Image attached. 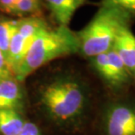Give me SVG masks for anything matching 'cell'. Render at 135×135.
Here are the masks:
<instances>
[{"label": "cell", "instance_id": "6da1fadb", "mask_svg": "<svg viewBox=\"0 0 135 135\" xmlns=\"http://www.w3.org/2000/svg\"><path fill=\"white\" fill-rule=\"evenodd\" d=\"M39 103L51 120L60 126L70 125L85 113L88 93L80 80L71 76H61L42 87Z\"/></svg>", "mask_w": 135, "mask_h": 135}, {"label": "cell", "instance_id": "7a4b0ae2", "mask_svg": "<svg viewBox=\"0 0 135 135\" xmlns=\"http://www.w3.org/2000/svg\"><path fill=\"white\" fill-rule=\"evenodd\" d=\"M79 51V41L76 32L68 26L59 25L55 29L47 26L39 31L31 43L15 79L22 82L47 63Z\"/></svg>", "mask_w": 135, "mask_h": 135}, {"label": "cell", "instance_id": "3957f363", "mask_svg": "<svg viewBox=\"0 0 135 135\" xmlns=\"http://www.w3.org/2000/svg\"><path fill=\"white\" fill-rule=\"evenodd\" d=\"M132 16L115 5L102 4L89 24L77 32L79 51L90 59L107 52L113 48L119 31L128 26Z\"/></svg>", "mask_w": 135, "mask_h": 135}, {"label": "cell", "instance_id": "277c9868", "mask_svg": "<svg viewBox=\"0 0 135 135\" xmlns=\"http://www.w3.org/2000/svg\"><path fill=\"white\" fill-rule=\"evenodd\" d=\"M91 59L94 70L110 87L119 89L130 82L131 74L113 49Z\"/></svg>", "mask_w": 135, "mask_h": 135}, {"label": "cell", "instance_id": "5b68a950", "mask_svg": "<svg viewBox=\"0 0 135 135\" xmlns=\"http://www.w3.org/2000/svg\"><path fill=\"white\" fill-rule=\"evenodd\" d=\"M105 135H135V105L113 103L106 108L103 118Z\"/></svg>", "mask_w": 135, "mask_h": 135}, {"label": "cell", "instance_id": "8992f818", "mask_svg": "<svg viewBox=\"0 0 135 135\" xmlns=\"http://www.w3.org/2000/svg\"><path fill=\"white\" fill-rule=\"evenodd\" d=\"M112 49L118 54L133 77L135 73V36L128 26L119 31Z\"/></svg>", "mask_w": 135, "mask_h": 135}, {"label": "cell", "instance_id": "52a82bcc", "mask_svg": "<svg viewBox=\"0 0 135 135\" xmlns=\"http://www.w3.org/2000/svg\"><path fill=\"white\" fill-rule=\"evenodd\" d=\"M25 93L15 78L0 81V110L20 111L25 106Z\"/></svg>", "mask_w": 135, "mask_h": 135}, {"label": "cell", "instance_id": "ba28073f", "mask_svg": "<svg viewBox=\"0 0 135 135\" xmlns=\"http://www.w3.org/2000/svg\"><path fill=\"white\" fill-rule=\"evenodd\" d=\"M59 25L68 26L75 11L87 3V0H45Z\"/></svg>", "mask_w": 135, "mask_h": 135}, {"label": "cell", "instance_id": "9c48e42d", "mask_svg": "<svg viewBox=\"0 0 135 135\" xmlns=\"http://www.w3.org/2000/svg\"><path fill=\"white\" fill-rule=\"evenodd\" d=\"M31 45V43L25 40L16 30L11 38L6 58H5L8 66L12 73L14 78L26 55Z\"/></svg>", "mask_w": 135, "mask_h": 135}, {"label": "cell", "instance_id": "30bf717a", "mask_svg": "<svg viewBox=\"0 0 135 135\" xmlns=\"http://www.w3.org/2000/svg\"><path fill=\"white\" fill-rule=\"evenodd\" d=\"M25 122L20 111L0 110V135H18Z\"/></svg>", "mask_w": 135, "mask_h": 135}, {"label": "cell", "instance_id": "8fae6325", "mask_svg": "<svg viewBox=\"0 0 135 135\" xmlns=\"http://www.w3.org/2000/svg\"><path fill=\"white\" fill-rule=\"evenodd\" d=\"M47 25L44 20L38 17H26L18 20L17 31L25 40L32 43L38 33Z\"/></svg>", "mask_w": 135, "mask_h": 135}, {"label": "cell", "instance_id": "7c38bea8", "mask_svg": "<svg viewBox=\"0 0 135 135\" xmlns=\"http://www.w3.org/2000/svg\"><path fill=\"white\" fill-rule=\"evenodd\" d=\"M18 20L2 19L0 20V50L6 58L10 42L14 32L17 30Z\"/></svg>", "mask_w": 135, "mask_h": 135}, {"label": "cell", "instance_id": "4fadbf2b", "mask_svg": "<svg viewBox=\"0 0 135 135\" xmlns=\"http://www.w3.org/2000/svg\"><path fill=\"white\" fill-rule=\"evenodd\" d=\"M42 0H18L14 4L11 14L26 16L38 12L41 9Z\"/></svg>", "mask_w": 135, "mask_h": 135}, {"label": "cell", "instance_id": "5bb4252c", "mask_svg": "<svg viewBox=\"0 0 135 135\" xmlns=\"http://www.w3.org/2000/svg\"><path fill=\"white\" fill-rule=\"evenodd\" d=\"M102 4L115 5L128 11L132 15L135 13V0H104Z\"/></svg>", "mask_w": 135, "mask_h": 135}, {"label": "cell", "instance_id": "9a60e30c", "mask_svg": "<svg viewBox=\"0 0 135 135\" xmlns=\"http://www.w3.org/2000/svg\"><path fill=\"white\" fill-rule=\"evenodd\" d=\"M10 78H14V76L8 66L4 54L0 50V81L6 79H10Z\"/></svg>", "mask_w": 135, "mask_h": 135}, {"label": "cell", "instance_id": "2e32d148", "mask_svg": "<svg viewBox=\"0 0 135 135\" xmlns=\"http://www.w3.org/2000/svg\"><path fill=\"white\" fill-rule=\"evenodd\" d=\"M18 135H42V133L35 123L26 121L21 132Z\"/></svg>", "mask_w": 135, "mask_h": 135}, {"label": "cell", "instance_id": "e0dca14e", "mask_svg": "<svg viewBox=\"0 0 135 135\" xmlns=\"http://www.w3.org/2000/svg\"><path fill=\"white\" fill-rule=\"evenodd\" d=\"M18 0H0V10L11 14L14 4Z\"/></svg>", "mask_w": 135, "mask_h": 135}, {"label": "cell", "instance_id": "ac0fdd59", "mask_svg": "<svg viewBox=\"0 0 135 135\" xmlns=\"http://www.w3.org/2000/svg\"><path fill=\"white\" fill-rule=\"evenodd\" d=\"M133 77H134V79H135V73H134V74H133Z\"/></svg>", "mask_w": 135, "mask_h": 135}]
</instances>
